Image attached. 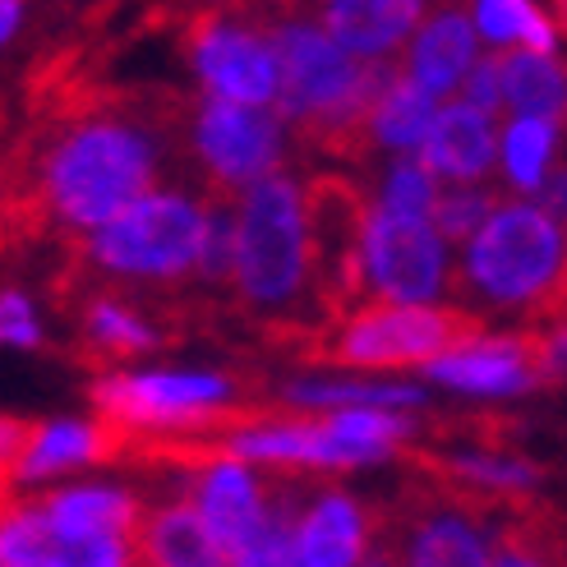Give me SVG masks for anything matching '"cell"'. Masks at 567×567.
<instances>
[{
  "instance_id": "obj_1",
  "label": "cell",
  "mask_w": 567,
  "mask_h": 567,
  "mask_svg": "<svg viewBox=\"0 0 567 567\" xmlns=\"http://www.w3.org/2000/svg\"><path fill=\"white\" fill-rule=\"evenodd\" d=\"M457 291L498 305L530 309V319L567 315V226L549 208L498 204L471 236Z\"/></svg>"
},
{
  "instance_id": "obj_2",
  "label": "cell",
  "mask_w": 567,
  "mask_h": 567,
  "mask_svg": "<svg viewBox=\"0 0 567 567\" xmlns=\"http://www.w3.org/2000/svg\"><path fill=\"white\" fill-rule=\"evenodd\" d=\"M208 231L204 194H144L121 217H111L97 231L65 240V254L83 268L121 281H176L198 268V249Z\"/></svg>"
},
{
  "instance_id": "obj_3",
  "label": "cell",
  "mask_w": 567,
  "mask_h": 567,
  "mask_svg": "<svg viewBox=\"0 0 567 567\" xmlns=\"http://www.w3.org/2000/svg\"><path fill=\"white\" fill-rule=\"evenodd\" d=\"M489 328L485 319L466 315L457 305H424V300H388V305H364L351 319L332 323L309 360L328 364H360V370H396V364H430L447 351H462L485 342Z\"/></svg>"
},
{
  "instance_id": "obj_4",
  "label": "cell",
  "mask_w": 567,
  "mask_h": 567,
  "mask_svg": "<svg viewBox=\"0 0 567 567\" xmlns=\"http://www.w3.org/2000/svg\"><path fill=\"white\" fill-rule=\"evenodd\" d=\"M305 231H309V277H315V300L328 323L351 319L370 296V264H364V240H370V198L347 176H315L305 185Z\"/></svg>"
},
{
  "instance_id": "obj_5",
  "label": "cell",
  "mask_w": 567,
  "mask_h": 567,
  "mask_svg": "<svg viewBox=\"0 0 567 567\" xmlns=\"http://www.w3.org/2000/svg\"><path fill=\"white\" fill-rule=\"evenodd\" d=\"M259 19H249L221 0H194L185 14V42L198 83L213 97H231L249 106H277L281 93V65L277 47L264 38Z\"/></svg>"
},
{
  "instance_id": "obj_6",
  "label": "cell",
  "mask_w": 567,
  "mask_h": 567,
  "mask_svg": "<svg viewBox=\"0 0 567 567\" xmlns=\"http://www.w3.org/2000/svg\"><path fill=\"white\" fill-rule=\"evenodd\" d=\"M281 116L231 97H204L189 111V153L198 162L204 189H249L281 172L287 138H281Z\"/></svg>"
},
{
  "instance_id": "obj_7",
  "label": "cell",
  "mask_w": 567,
  "mask_h": 567,
  "mask_svg": "<svg viewBox=\"0 0 567 567\" xmlns=\"http://www.w3.org/2000/svg\"><path fill=\"white\" fill-rule=\"evenodd\" d=\"M364 264L379 300H430L443 291V236L424 217L379 204L370 217Z\"/></svg>"
},
{
  "instance_id": "obj_8",
  "label": "cell",
  "mask_w": 567,
  "mask_h": 567,
  "mask_svg": "<svg viewBox=\"0 0 567 567\" xmlns=\"http://www.w3.org/2000/svg\"><path fill=\"white\" fill-rule=\"evenodd\" d=\"M189 503L204 513V522L217 535V545L226 549V558L245 563L249 545L259 540V530L268 526L272 489H264L259 480L245 471V462H213L189 475Z\"/></svg>"
},
{
  "instance_id": "obj_9",
  "label": "cell",
  "mask_w": 567,
  "mask_h": 567,
  "mask_svg": "<svg viewBox=\"0 0 567 567\" xmlns=\"http://www.w3.org/2000/svg\"><path fill=\"white\" fill-rule=\"evenodd\" d=\"M430 379L462 388V392H489V396H507V392H526V388H545V355L535 332H503V337H485L475 347L447 351L439 360H430Z\"/></svg>"
},
{
  "instance_id": "obj_10",
  "label": "cell",
  "mask_w": 567,
  "mask_h": 567,
  "mask_svg": "<svg viewBox=\"0 0 567 567\" xmlns=\"http://www.w3.org/2000/svg\"><path fill=\"white\" fill-rule=\"evenodd\" d=\"M420 162L447 181H462V185L480 181L494 166V111L475 102L443 106L420 144Z\"/></svg>"
},
{
  "instance_id": "obj_11",
  "label": "cell",
  "mask_w": 567,
  "mask_h": 567,
  "mask_svg": "<svg viewBox=\"0 0 567 567\" xmlns=\"http://www.w3.org/2000/svg\"><path fill=\"white\" fill-rule=\"evenodd\" d=\"M374 540V517L351 494H323L315 507H305L296 530V563L305 567H342L364 563Z\"/></svg>"
},
{
  "instance_id": "obj_12",
  "label": "cell",
  "mask_w": 567,
  "mask_h": 567,
  "mask_svg": "<svg viewBox=\"0 0 567 567\" xmlns=\"http://www.w3.org/2000/svg\"><path fill=\"white\" fill-rule=\"evenodd\" d=\"M471 55H475V28L462 10V0H447V6L415 33V47L406 55V74L430 97H447L452 89H462Z\"/></svg>"
},
{
  "instance_id": "obj_13",
  "label": "cell",
  "mask_w": 567,
  "mask_h": 567,
  "mask_svg": "<svg viewBox=\"0 0 567 567\" xmlns=\"http://www.w3.org/2000/svg\"><path fill=\"white\" fill-rule=\"evenodd\" d=\"M319 19L347 51L392 55L424 19V0H323Z\"/></svg>"
},
{
  "instance_id": "obj_14",
  "label": "cell",
  "mask_w": 567,
  "mask_h": 567,
  "mask_svg": "<svg viewBox=\"0 0 567 567\" xmlns=\"http://www.w3.org/2000/svg\"><path fill=\"white\" fill-rule=\"evenodd\" d=\"M134 554H138V563H162V567H217V563H231L226 549L217 545V535L208 530L204 513H198L189 498L138 517Z\"/></svg>"
},
{
  "instance_id": "obj_15",
  "label": "cell",
  "mask_w": 567,
  "mask_h": 567,
  "mask_svg": "<svg viewBox=\"0 0 567 567\" xmlns=\"http://www.w3.org/2000/svg\"><path fill=\"white\" fill-rule=\"evenodd\" d=\"M38 507L70 540H102V535L134 540V526L144 517V507L121 489H55L38 498Z\"/></svg>"
},
{
  "instance_id": "obj_16",
  "label": "cell",
  "mask_w": 567,
  "mask_h": 567,
  "mask_svg": "<svg viewBox=\"0 0 567 567\" xmlns=\"http://www.w3.org/2000/svg\"><path fill=\"white\" fill-rule=\"evenodd\" d=\"M503 102L517 116H554L567 121V70L549 51H503Z\"/></svg>"
},
{
  "instance_id": "obj_17",
  "label": "cell",
  "mask_w": 567,
  "mask_h": 567,
  "mask_svg": "<svg viewBox=\"0 0 567 567\" xmlns=\"http://www.w3.org/2000/svg\"><path fill=\"white\" fill-rule=\"evenodd\" d=\"M434 97L420 89V83L406 74V65L396 70V79L383 89L379 106H374V138L383 148H420L424 144V134H430L434 125Z\"/></svg>"
},
{
  "instance_id": "obj_18",
  "label": "cell",
  "mask_w": 567,
  "mask_h": 567,
  "mask_svg": "<svg viewBox=\"0 0 567 567\" xmlns=\"http://www.w3.org/2000/svg\"><path fill=\"white\" fill-rule=\"evenodd\" d=\"M102 462V430L93 424H42L38 443L28 447V457L19 466V485L23 480H42L55 471H74V466H97Z\"/></svg>"
},
{
  "instance_id": "obj_19",
  "label": "cell",
  "mask_w": 567,
  "mask_h": 567,
  "mask_svg": "<svg viewBox=\"0 0 567 567\" xmlns=\"http://www.w3.org/2000/svg\"><path fill=\"white\" fill-rule=\"evenodd\" d=\"M554 138H558V121L554 116H517L507 125L503 138V162H507V176H513L517 189H540L545 185V166L554 153Z\"/></svg>"
},
{
  "instance_id": "obj_20",
  "label": "cell",
  "mask_w": 567,
  "mask_h": 567,
  "mask_svg": "<svg viewBox=\"0 0 567 567\" xmlns=\"http://www.w3.org/2000/svg\"><path fill=\"white\" fill-rule=\"evenodd\" d=\"M291 402L309 411H332V406H420V388L402 383H300L291 388Z\"/></svg>"
},
{
  "instance_id": "obj_21",
  "label": "cell",
  "mask_w": 567,
  "mask_h": 567,
  "mask_svg": "<svg viewBox=\"0 0 567 567\" xmlns=\"http://www.w3.org/2000/svg\"><path fill=\"white\" fill-rule=\"evenodd\" d=\"M480 33L489 42H513V38H526V47L535 51H554L558 33L554 23L530 6V0H480Z\"/></svg>"
},
{
  "instance_id": "obj_22",
  "label": "cell",
  "mask_w": 567,
  "mask_h": 567,
  "mask_svg": "<svg viewBox=\"0 0 567 567\" xmlns=\"http://www.w3.org/2000/svg\"><path fill=\"white\" fill-rule=\"evenodd\" d=\"M498 208V198L485 194V189H452V194H439L434 198V226H439V236L452 240V245H462L471 240L480 226H485Z\"/></svg>"
},
{
  "instance_id": "obj_23",
  "label": "cell",
  "mask_w": 567,
  "mask_h": 567,
  "mask_svg": "<svg viewBox=\"0 0 567 567\" xmlns=\"http://www.w3.org/2000/svg\"><path fill=\"white\" fill-rule=\"evenodd\" d=\"M434 172L424 162H396L383 185V208L392 213H411V217H430L434 213Z\"/></svg>"
},
{
  "instance_id": "obj_24",
  "label": "cell",
  "mask_w": 567,
  "mask_h": 567,
  "mask_svg": "<svg viewBox=\"0 0 567 567\" xmlns=\"http://www.w3.org/2000/svg\"><path fill=\"white\" fill-rule=\"evenodd\" d=\"M42 434V424L38 420H10V415H0V489H14L19 485V466L28 457V447L38 443Z\"/></svg>"
},
{
  "instance_id": "obj_25",
  "label": "cell",
  "mask_w": 567,
  "mask_h": 567,
  "mask_svg": "<svg viewBox=\"0 0 567 567\" xmlns=\"http://www.w3.org/2000/svg\"><path fill=\"white\" fill-rule=\"evenodd\" d=\"M0 342H14V347H42V328L33 319V305L19 291L0 296Z\"/></svg>"
},
{
  "instance_id": "obj_26",
  "label": "cell",
  "mask_w": 567,
  "mask_h": 567,
  "mask_svg": "<svg viewBox=\"0 0 567 567\" xmlns=\"http://www.w3.org/2000/svg\"><path fill=\"white\" fill-rule=\"evenodd\" d=\"M462 89H466V102L494 111L503 102V55H485L480 65H471L466 79H462Z\"/></svg>"
},
{
  "instance_id": "obj_27",
  "label": "cell",
  "mask_w": 567,
  "mask_h": 567,
  "mask_svg": "<svg viewBox=\"0 0 567 567\" xmlns=\"http://www.w3.org/2000/svg\"><path fill=\"white\" fill-rule=\"evenodd\" d=\"M540 189H545L549 213L567 221V166H563V172H554V181H549V185H540Z\"/></svg>"
},
{
  "instance_id": "obj_28",
  "label": "cell",
  "mask_w": 567,
  "mask_h": 567,
  "mask_svg": "<svg viewBox=\"0 0 567 567\" xmlns=\"http://www.w3.org/2000/svg\"><path fill=\"white\" fill-rule=\"evenodd\" d=\"M19 6L23 0H0V42H6L14 33V23H19Z\"/></svg>"
},
{
  "instance_id": "obj_29",
  "label": "cell",
  "mask_w": 567,
  "mask_h": 567,
  "mask_svg": "<svg viewBox=\"0 0 567 567\" xmlns=\"http://www.w3.org/2000/svg\"><path fill=\"white\" fill-rule=\"evenodd\" d=\"M231 6H236V0H231ZM300 6H305V0H268V23L272 19H291Z\"/></svg>"
}]
</instances>
